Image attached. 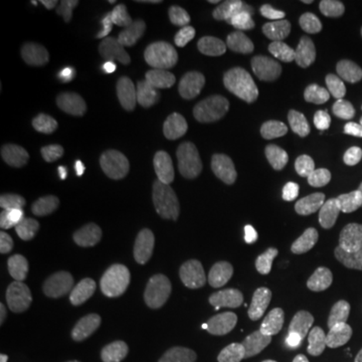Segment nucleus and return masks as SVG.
I'll return each mask as SVG.
<instances>
[{
    "mask_svg": "<svg viewBox=\"0 0 362 362\" xmlns=\"http://www.w3.org/2000/svg\"><path fill=\"white\" fill-rule=\"evenodd\" d=\"M106 282L116 302L146 327L206 332L242 312V262L221 232L192 221L141 211L126 216L106 242Z\"/></svg>",
    "mask_w": 362,
    "mask_h": 362,
    "instance_id": "obj_1",
    "label": "nucleus"
},
{
    "mask_svg": "<svg viewBox=\"0 0 362 362\" xmlns=\"http://www.w3.org/2000/svg\"><path fill=\"white\" fill-rule=\"evenodd\" d=\"M206 16L237 45H262L292 11L282 6V0H206Z\"/></svg>",
    "mask_w": 362,
    "mask_h": 362,
    "instance_id": "obj_3",
    "label": "nucleus"
},
{
    "mask_svg": "<svg viewBox=\"0 0 362 362\" xmlns=\"http://www.w3.org/2000/svg\"><path fill=\"white\" fill-rule=\"evenodd\" d=\"M282 66L307 76L327 111H347L362 81V0H312L282 45Z\"/></svg>",
    "mask_w": 362,
    "mask_h": 362,
    "instance_id": "obj_2",
    "label": "nucleus"
},
{
    "mask_svg": "<svg viewBox=\"0 0 362 362\" xmlns=\"http://www.w3.org/2000/svg\"><path fill=\"white\" fill-rule=\"evenodd\" d=\"M297 362H362V337L357 332H332V337H317Z\"/></svg>",
    "mask_w": 362,
    "mask_h": 362,
    "instance_id": "obj_4",
    "label": "nucleus"
},
{
    "mask_svg": "<svg viewBox=\"0 0 362 362\" xmlns=\"http://www.w3.org/2000/svg\"><path fill=\"white\" fill-rule=\"evenodd\" d=\"M156 16H161L166 25H187V6H156Z\"/></svg>",
    "mask_w": 362,
    "mask_h": 362,
    "instance_id": "obj_5",
    "label": "nucleus"
}]
</instances>
